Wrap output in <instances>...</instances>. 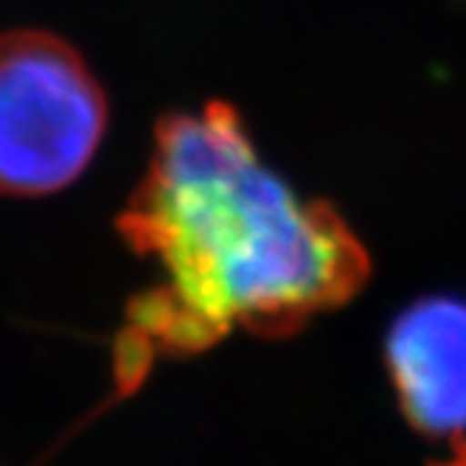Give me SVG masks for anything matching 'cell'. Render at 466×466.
<instances>
[{
    "mask_svg": "<svg viewBox=\"0 0 466 466\" xmlns=\"http://www.w3.org/2000/svg\"><path fill=\"white\" fill-rule=\"evenodd\" d=\"M118 230L163 273L129 307L118 351L127 385L155 354L203 351L233 329L289 338L349 304L371 276L349 222L326 199L298 197L228 102L157 124Z\"/></svg>",
    "mask_w": 466,
    "mask_h": 466,
    "instance_id": "6da1fadb",
    "label": "cell"
},
{
    "mask_svg": "<svg viewBox=\"0 0 466 466\" xmlns=\"http://www.w3.org/2000/svg\"><path fill=\"white\" fill-rule=\"evenodd\" d=\"M107 129V96L85 56L51 31L0 35V194L68 188Z\"/></svg>",
    "mask_w": 466,
    "mask_h": 466,
    "instance_id": "7a4b0ae2",
    "label": "cell"
},
{
    "mask_svg": "<svg viewBox=\"0 0 466 466\" xmlns=\"http://www.w3.org/2000/svg\"><path fill=\"white\" fill-rule=\"evenodd\" d=\"M388 371L408 421L424 436L466 430V301L421 298L399 315L385 343Z\"/></svg>",
    "mask_w": 466,
    "mask_h": 466,
    "instance_id": "3957f363",
    "label": "cell"
},
{
    "mask_svg": "<svg viewBox=\"0 0 466 466\" xmlns=\"http://www.w3.org/2000/svg\"><path fill=\"white\" fill-rule=\"evenodd\" d=\"M458 441L452 444V452L439 461V463H432V466H466V436H455Z\"/></svg>",
    "mask_w": 466,
    "mask_h": 466,
    "instance_id": "277c9868",
    "label": "cell"
}]
</instances>
